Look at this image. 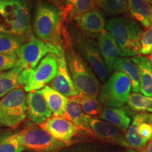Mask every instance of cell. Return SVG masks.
<instances>
[{
	"mask_svg": "<svg viewBox=\"0 0 152 152\" xmlns=\"http://www.w3.org/2000/svg\"><path fill=\"white\" fill-rule=\"evenodd\" d=\"M140 45V54L147 55L151 54L152 51V23L149 27L142 33Z\"/></svg>",
	"mask_w": 152,
	"mask_h": 152,
	"instance_id": "31",
	"label": "cell"
},
{
	"mask_svg": "<svg viewBox=\"0 0 152 152\" xmlns=\"http://www.w3.org/2000/svg\"><path fill=\"white\" fill-rule=\"evenodd\" d=\"M82 33L90 37H98L106 27L103 14L98 9L89 11L74 19Z\"/></svg>",
	"mask_w": 152,
	"mask_h": 152,
	"instance_id": "15",
	"label": "cell"
},
{
	"mask_svg": "<svg viewBox=\"0 0 152 152\" xmlns=\"http://www.w3.org/2000/svg\"><path fill=\"white\" fill-rule=\"evenodd\" d=\"M126 152H139V151H137V150H135V149H128V150H127L126 151Z\"/></svg>",
	"mask_w": 152,
	"mask_h": 152,
	"instance_id": "37",
	"label": "cell"
},
{
	"mask_svg": "<svg viewBox=\"0 0 152 152\" xmlns=\"http://www.w3.org/2000/svg\"><path fill=\"white\" fill-rule=\"evenodd\" d=\"M80 97V104L83 113L88 116L99 115L102 111V104L96 97L87 96V95H78Z\"/></svg>",
	"mask_w": 152,
	"mask_h": 152,
	"instance_id": "29",
	"label": "cell"
},
{
	"mask_svg": "<svg viewBox=\"0 0 152 152\" xmlns=\"http://www.w3.org/2000/svg\"><path fill=\"white\" fill-rule=\"evenodd\" d=\"M131 90L132 85L128 76L115 71L101 87L99 102L106 107L121 108L128 102Z\"/></svg>",
	"mask_w": 152,
	"mask_h": 152,
	"instance_id": "6",
	"label": "cell"
},
{
	"mask_svg": "<svg viewBox=\"0 0 152 152\" xmlns=\"http://www.w3.org/2000/svg\"><path fill=\"white\" fill-rule=\"evenodd\" d=\"M137 66L140 72V92L146 96H152V71L149 58L147 56H137L131 58Z\"/></svg>",
	"mask_w": 152,
	"mask_h": 152,
	"instance_id": "19",
	"label": "cell"
},
{
	"mask_svg": "<svg viewBox=\"0 0 152 152\" xmlns=\"http://www.w3.org/2000/svg\"><path fill=\"white\" fill-rule=\"evenodd\" d=\"M113 70L123 72L129 79L132 85V90L134 93L140 92V72L137 66L132 59L128 57H119L113 65Z\"/></svg>",
	"mask_w": 152,
	"mask_h": 152,
	"instance_id": "22",
	"label": "cell"
},
{
	"mask_svg": "<svg viewBox=\"0 0 152 152\" xmlns=\"http://www.w3.org/2000/svg\"><path fill=\"white\" fill-rule=\"evenodd\" d=\"M53 1H56V0H53Z\"/></svg>",
	"mask_w": 152,
	"mask_h": 152,
	"instance_id": "39",
	"label": "cell"
},
{
	"mask_svg": "<svg viewBox=\"0 0 152 152\" xmlns=\"http://www.w3.org/2000/svg\"><path fill=\"white\" fill-rule=\"evenodd\" d=\"M62 117L75 125L79 130H84L85 132L90 134H93L89 125V119L90 116H88L83 113L80 104L79 96L68 98L65 111Z\"/></svg>",
	"mask_w": 152,
	"mask_h": 152,
	"instance_id": "17",
	"label": "cell"
},
{
	"mask_svg": "<svg viewBox=\"0 0 152 152\" xmlns=\"http://www.w3.org/2000/svg\"><path fill=\"white\" fill-rule=\"evenodd\" d=\"M67 35L73 50L90 66L101 82L105 81L109 73L102 59L96 41L79 30H73L71 35Z\"/></svg>",
	"mask_w": 152,
	"mask_h": 152,
	"instance_id": "5",
	"label": "cell"
},
{
	"mask_svg": "<svg viewBox=\"0 0 152 152\" xmlns=\"http://www.w3.org/2000/svg\"><path fill=\"white\" fill-rule=\"evenodd\" d=\"M105 28L121 49V56L140 54L143 30L138 22L126 16L117 17L108 20Z\"/></svg>",
	"mask_w": 152,
	"mask_h": 152,
	"instance_id": "1",
	"label": "cell"
},
{
	"mask_svg": "<svg viewBox=\"0 0 152 152\" xmlns=\"http://www.w3.org/2000/svg\"><path fill=\"white\" fill-rule=\"evenodd\" d=\"M27 115L26 96L21 88L14 89L0 100V124L16 127Z\"/></svg>",
	"mask_w": 152,
	"mask_h": 152,
	"instance_id": "9",
	"label": "cell"
},
{
	"mask_svg": "<svg viewBox=\"0 0 152 152\" xmlns=\"http://www.w3.org/2000/svg\"><path fill=\"white\" fill-rule=\"evenodd\" d=\"M64 50L61 45L46 42L31 35L29 40L21 45L16 53L18 67L22 70L33 68L47 54L56 56Z\"/></svg>",
	"mask_w": 152,
	"mask_h": 152,
	"instance_id": "8",
	"label": "cell"
},
{
	"mask_svg": "<svg viewBox=\"0 0 152 152\" xmlns=\"http://www.w3.org/2000/svg\"><path fill=\"white\" fill-rule=\"evenodd\" d=\"M142 122H144L142 113L137 114L125 133V139L130 147L134 149H141L147 144L139 134V125Z\"/></svg>",
	"mask_w": 152,
	"mask_h": 152,
	"instance_id": "25",
	"label": "cell"
},
{
	"mask_svg": "<svg viewBox=\"0 0 152 152\" xmlns=\"http://www.w3.org/2000/svg\"><path fill=\"white\" fill-rule=\"evenodd\" d=\"M23 37L0 32V54L16 56L19 47L24 42Z\"/></svg>",
	"mask_w": 152,
	"mask_h": 152,
	"instance_id": "26",
	"label": "cell"
},
{
	"mask_svg": "<svg viewBox=\"0 0 152 152\" xmlns=\"http://www.w3.org/2000/svg\"><path fill=\"white\" fill-rule=\"evenodd\" d=\"M142 115H143V118L144 122L149 123L151 125L152 129V113H142ZM152 139V137H151Z\"/></svg>",
	"mask_w": 152,
	"mask_h": 152,
	"instance_id": "34",
	"label": "cell"
},
{
	"mask_svg": "<svg viewBox=\"0 0 152 152\" xmlns=\"http://www.w3.org/2000/svg\"><path fill=\"white\" fill-rule=\"evenodd\" d=\"M25 149L33 152H58L68 144L58 141L41 128L30 127L17 133Z\"/></svg>",
	"mask_w": 152,
	"mask_h": 152,
	"instance_id": "10",
	"label": "cell"
},
{
	"mask_svg": "<svg viewBox=\"0 0 152 152\" xmlns=\"http://www.w3.org/2000/svg\"><path fill=\"white\" fill-rule=\"evenodd\" d=\"M62 11L56 6L41 1L36 6L33 29L39 39L55 45H61Z\"/></svg>",
	"mask_w": 152,
	"mask_h": 152,
	"instance_id": "4",
	"label": "cell"
},
{
	"mask_svg": "<svg viewBox=\"0 0 152 152\" xmlns=\"http://www.w3.org/2000/svg\"><path fill=\"white\" fill-rule=\"evenodd\" d=\"M97 7L96 0H64L63 20L71 21L85 13L95 10Z\"/></svg>",
	"mask_w": 152,
	"mask_h": 152,
	"instance_id": "18",
	"label": "cell"
},
{
	"mask_svg": "<svg viewBox=\"0 0 152 152\" xmlns=\"http://www.w3.org/2000/svg\"><path fill=\"white\" fill-rule=\"evenodd\" d=\"M28 0H0V32L25 37L31 32Z\"/></svg>",
	"mask_w": 152,
	"mask_h": 152,
	"instance_id": "2",
	"label": "cell"
},
{
	"mask_svg": "<svg viewBox=\"0 0 152 152\" xmlns=\"http://www.w3.org/2000/svg\"><path fill=\"white\" fill-rule=\"evenodd\" d=\"M146 152H152V139L148 142L147 147H146Z\"/></svg>",
	"mask_w": 152,
	"mask_h": 152,
	"instance_id": "35",
	"label": "cell"
},
{
	"mask_svg": "<svg viewBox=\"0 0 152 152\" xmlns=\"http://www.w3.org/2000/svg\"><path fill=\"white\" fill-rule=\"evenodd\" d=\"M38 91L45 98L52 113L56 116H62L65 111L68 98L48 85Z\"/></svg>",
	"mask_w": 152,
	"mask_h": 152,
	"instance_id": "21",
	"label": "cell"
},
{
	"mask_svg": "<svg viewBox=\"0 0 152 152\" xmlns=\"http://www.w3.org/2000/svg\"><path fill=\"white\" fill-rule=\"evenodd\" d=\"M53 137L69 145L73 138L80 130L75 125L62 116H51L45 123L39 125Z\"/></svg>",
	"mask_w": 152,
	"mask_h": 152,
	"instance_id": "12",
	"label": "cell"
},
{
	"mask_svg": "<svg viewBox=\"0 0 152 152\" xmlns=\"http://www.w3.org/2000/svg\"><path fill=\"white\" fill-rule=\"evenodd\" d=\"M66 61L70 75L79 95L96 97L100 92V83L92 69L73 50L66 35Z\"/></svg>",
	"mask_w": 152,
	"mask_h": 152,
	"instance_id": "3",
	"label": "cell"
},
{
	"mask_svg": "<svg viewBox=\"0 0 152 152\" xmlns=\"http://www.w3.org/2000/svg\"><path fill=\"white\" fill-rule=\"evenodd\" d=\"M149 61H150V65H151V71H152V51H151V54H150Z\"/></svg>",
	"mask_w": 152,
	"mask_h": 152,
	"instance_id": "36",
	"label": "cell"
},
{
	"mask_svg": "<svg viewBox=\"0 0 152 152\" xmlns=\"http://www.w3.org/2000/svg\"><path fill=\"white\" fill-rule=\"evenodd\" d=\"M89 125L93 134L104 141L110 142L121 147H130L125 137L120 132L119 129L111 123L98 118L90 117L89 119Z\"/></svg>",
	"mask_w": 152,
	"mask_h": 152,
	"instance_id": "13",
	"label": "cell"
},
{
	"mask_svg": "<svg viewBox=\"0 0 152 152\" xmlns=\"http://www.w3.org/2000/svg\"><path fill=\"white\" fill-rule=\"evenodd\" d=\"M127 103L134 111L152 113V96L149 97L139 93H132L129 96Z\"/></svg>",
	"mask_w": 152,
	"mask_h": 152,
	"instance_id": "28",
	"label": "cell"
},
{
	"mask_svg": "<svg viewBox=\"0 0 152 152\" xmlns=\"http://www.w3.org/2000/svg\"><path fill=\"white\" fill-rule=\"evenodd\" d=\"M57 68L56 56L49 54L44 57L36 67L23 70L19 77V83L24 87L27 92L39 90L54 79Z\"/></svg>",
	"mask_w": 152,
	"mask_h": 152,
	"instance_id": "7",
	"label": "cell"
},
{
	"mask_svg": "<svg viewBox=\"0 0 152 152\" xmlns=\"http://www.w3.org/2000/svg\"><path fill=\"white\" fill-rule=\"evenodd\" d=\"M100 118L115 125L123 131L127 130L131 123L130 118L123 108L104 107L99 115Z\"/></svg>",
	"mask_w": 152,
	"mask_h": 152,
	"instance_id": "23",
	"label": "cell"
},
{
	"mask_svg": "<svg viewBox=\"0 0 152 152\" xmlns=\"http://www.w3.org/2000/svg\"><path fill=\"white\" fill-rule=\"evenodd\" d=\"M26 106L28 117L35 124L40 125L52 116V111L38 90L28 92L26 96Z\"/></svg>",
	"mask_w": 152,
	"mask_h": 152,
	"instance_id": "14",
	"label": "cell"
},
{
	"mask_svg": "<svg viewBox=\"0 0 152 152\" xmlns=\"http://www.w3.org/2000/svg\"><path fill=\"white\" fill-rule=\"evenodd\" d=\"M18 67L17 56L0 54V72Z\"/></svg>",
	"mask_w": 152,
	"mask_h": 152,
	"instance_id": "32",
	"label": "cell"
},
{
	"mask_svg": "<svg viewBox=\"0 0 152 152\" xmlns=\"http://www.w3.org/2000/svg\"><path fill=\"white\" fill-rule=\"evenodd\" d=\"M128 11L144 28H149L151 24L152 7L147 0H128Z\"/></svg>",
	"mask_w": 152,
	"mask_h": 152,
	"instance_id": "20",
	"label": "cell"
},
{
	"mask_svg": "<svg viewBox=\"0 0 152 152\" xmlns=\"http://www.w3.org/2000/svg\"><path fill=\"white\" fill-rule=\"evenodd\" d=\"M98 47L109 73L113 71V65L119 56H121V49L115 43L111 34L104 29L97 37Z\"/></svg>",
	"mask_w": 152,
	"mask_h": 152,
	"instance_id": "16",
	"label": "cell"
},
{
	"mask_svg": "<svg viewBox=\"0 0 152 152\" xmlns=\"http://www.w3.org/2000/svg\"><path fill=\"white\" fill-rule=\"evenodd\" d=\"M22 71L20 67H16L0 74V98L20 87L19 77Z\"/></svg>",
	"mask_w": 152,
	"mask_h": 152,
	"instance_id": "24",
	"label": "cell"
},
{
	"mask_svg": "<svg viewBox=\"0 0 152 152\" xmlns=\"http://www.w3.org/2000/svg\"><path fill=\"white\" fill-rule=\"evenodd\" d=\"M139 134L145 142H148L152 137L151 125L146 122H142L139 125Z\"/></svg>",
	"mask_w": 152,
	"mask_h": 152,
	"instance_id": "33",
	"label": "cell"
},
{
	"mask_svg": "<svg viewBox=\"0 0 152 152\" xmlns=\"http://www.w3.org/2000/svg\"><path fill=\"white\" fill-rule=\"evenodd\" d=\"M25 149L19 140L17 133L0 142V152H23Z\"/></svg>",
	"mask_w": 152,
	"mask_h": 152,
	"instance_id": "30",
	"label": "cell"
},
{
	"mask_svg": "<svg viewBox=\"0 0 152 152\" xmlns=\"http://www.w3.org/2000/svg\"><path fill=\"white\" fill-rule=\"evenodd\" d=\"M58 68L56 75L50 82V87L58 92L66 96H78L79 92L76 90L70 75L64 50L56 56Z\"/></svg>",
	"mask_w": 152,
	"mask_h": 152,
	"instance_id": "11",
	"label": "cell"
},
{
	"mask_svg": "<svg viewBox=\"0 0 152 152\" xmlns=\"http://www.w3.org/2000/svg\"><path fill=\"white\" fill-rule=\"evenodd\" d=\"M100 11L105 16H117L128 12V0H96Z\"/></svg>",
	"mask_w": 152,
	"mask_h": 152,
	"instance_id": "27",
	"label": "cell"
},
{
	"mask_svg": "<svg viewBox=\"0 0 152 152\" xmlns=\"http://www.w3.org/2000/svg\"><path fill=\"white\" fill-rule=\"evenodd\" d=\"M147 1L151 5V7H152V0H147Z\"/></svg>",
	"mask_w": 152,
	"mask_h": 152,
	"instance_id": "38",
	"label": "cell"
},
{
	"mask_svg": "<svg viewBox=\"0 0 152 152\" xmlns=\"http://www.w3.org/2000/svg\"><path fill=\"white\" fill-rule=\"evenodd\" d=\"M0 74H1V73H0Z\"/></svg>",
	"mask_w": 152,
	"mask_h": 152,
	"instance_id": "40",
	"label": "cell"
}]
</instances>
